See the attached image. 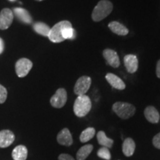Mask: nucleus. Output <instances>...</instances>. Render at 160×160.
Segmentation results:
<instances>
[{"instance_id":"obj_1","label":"nucleus","mask_w":160,"mask_h":160,"mask_svg":"<svg viewBox=\"0 0 160 160\" xmlns=\"http://www.w3.org/2000/svg\"><path fill=\"white\" fill-rule=\"evenodd\" d=\"M113 11V4L108 0H101L92 12V19L94 22H100L108 16Z\"/></svg>"},{"instance_id":"obj_2","label":"nucleus","mask_w":160,"mask_h":160,"mask_svg":"<svg viewBox=\"0 0 160 160\" xmlns=\"http://www.w3.org/2000/svg\"><path fill=\"white\" fill-rule=\"evenodd\" d=\"M91 99L86 95L78 96L73 105V111L78 117H85L91 109Z\"/></svg>"},{"instance_id":"obj_3","label":"nucleus","mask_w":160,"mask_h":160,"mask_svg":"<svg viewBox=\"0 0 160 160\" xmlns=\"http://www.w3.org/2000/svg\"><path fill=\"white\" fill-rule=\"evenodd\" d=\"M113 111L117 113L118 117L123 119H128L134 115L136 108L130 103L117 102L113 104Z\"/></svg>"},{"instance_id":"obj_4","label":"nucleus","mask_w":160,"mask_h":160,"mask_svg":"<svg viewBox=\"0 0 160 160\" xmlns=\"http://www.w3.org/2000/svg\"><path fill=\"white\" fill-rule=\"evenodd\" d=\"M69 26H72V25L67 20H64V21H61L56 24L53 28H51V31H50L48 35L49 39L52 42L54 43H59L65 41L62 37V31L65 28L69 27Z\"/></svg>"},{"instance_id":"obj_5","label":"nucleus","mask_w":160,"mask_h":160,"mask_svg":"<svg viewBox=\"0 0 160 160\" xmlns=\"http://www.w3.org/2000/svg\"><path fill=\"white\" fill-rule=\"evenodd\" d=\"M91 85V77L88 76H83L77 79L74 86V93L77 96L85 95Z\"/></svg>"},{"instance_id":"obj_6","label":"nucleus","mask_w":160,"mask_h":160,"mask_svg":"<svg viewBox=\"0 0 160 160\" xmlns=\"http://www.w3.org/2000/svg\"><path fill=\"white\" fill-rule=\"evenodd\" d=\"M33 67L31 60L26 58H22L16 63V73L19 77H25L28 74Z\"/></svg>"},{"instance_id":"obj_7","label":"nucleus","mask_w":160,"mask_h":160,"mask_svg":"<svg viewBox=\"0 0 160 160\" xmlns=\"http://www.w3.org/2000/svg\"><path fill=\"white\" fill-rule=\"evenodd\" d=\"M67 91L64 88H59L56 91L55 94L51 98V104L53 108H61L64 107L67 102Z\"/></svg>"},{"instance_id":"obj_8","label":"nucleus","mask_w":160,"mask_h":160,"mask_svg":"<svg viewBox=\"0 0 160 160\" xmlns=\"http://www.w3.org/2000/svg\"><path fill=\"white\" fill-rule=\"evenodd\" d=\"M13 13L9 8H4L0 12V29L6 30L13 22Z\"/></svg>"},{"instance_id":"obj_9","label":"nucleus","mask_w":160,"mask_h":160,"mask_svg":"<svg viewBox=\"0 0 160 160\" xmlns=\"http://www.w3.org/2000/svg\"><path fill=\"white\" fill-rule=\"evenodd\" d=\"M103 57L107 63L113 68H118L120 65L119 56L115 51L111 49H105L103 51Z\"/></svg>"},{"instance_id":"obj_10","label":"nucleus","mask_w":160,"mask_h":160,"mask_svg":"<svg viewBox=\"0 0 160 160\" xmlns=\"http://www.w3.org/2000/svg\"><path fill=\"white\" fill-rule=\"evenodd\" d=\"M15 139L14 133L9 130H2L0 131V148H5L13 142Z\"/></svg>"},{"instance_id":"obj_11","label":"nucleus","mask_w":160,"mask_h":160,"mask_svg":"<svg viewBox=\"0 0 160 160\" xmlns=\"http://www.w3.org/2000/svg\"><path fill=\"white\" fill-rule=\"evenodd\" d=\"M124 63L127 71L130 73H133L137 71L139 67V61L135 55L128 54L124 57Z\"/></svg>"},{"instance_id":"obj_12","label":"nucleus","mask_w":160,"mask_h":160,"mask_svg":"<svg viewBox=\"0 0 160 160\" xmlns=\"http://www.w3.org/2000/svg\"><path fill=\"white\" fill-rule=\"evenodd\" d=\"M57 142L59 144L65 146H71L73 144V138L68 128H64L58 133Z\"/></svg>"},{"instance_id":"obj_13","label":"nucleus","mask_w":160,"mask_h":160,"mask_svg":"<svg viewBox=\"0 0 160 160\" xmlns=\"http://www.w3.org/2000/svg\"><path fill=\"white\" fill-rule=\"evenodd\" d=\"M106 80L108 81L110 85H111L113 88L118 89V90H124L125 88V84L124 82L118 77L117 75L113 74V73H108L105 76Z\"/></svg>"},{"instance_id":"obj_14","label":"nucleus","mask_w":160,"mask_h":160,"mask_svg":"<svg viewBox=\"0 0 160 160\" xmlns=\"http://www.w3.org/2000/svg\"><path fill=\"white\" fill-rule=\"evenodd\" d=\"M145 117L147 120L151 123H158L159 121V113L153 106H148L145 110Z\"/></svg>"},{"instance_id":"obj_15","label":"nucleus","mask_w":160,"mask_h":160,"mask_svg":"<svg viewBox=\"0 0 160 160\" xmlns=\"http://www.w3.org/2000/svg\"><path fill=\"white\" fill-rule=\"evenodd\" d=\"M108 28L113 33L117 35L125 36L128 33V29L125 25H123L122 24L119 23V22H111L108 24Z\"/></svg>"},{"instance_id":"obj_16","label":"nucleus","mask_w":160,"mask_h":160,"mask_svg":"<svg viewBox=\"0 0 160 160\" xmlns=\"http://www.w3.org/2000/svg\"><path fill=\"white\" fill-rule=\"evenodd\" d=\"M12 157L14 160H26L28 157V149L24 145H18L12 151Z\"/></svg>"},{"instance_id":"obj_17","label":"nucleus","mask_w":160,"mask_h":160,"mask_svg":"<svg viewBox=\"0 0 160 160\" xmlns=\"http://www.w3.org/2000/svg\"><path fill=\"white\" fill-rule=\"evenodd\" d=\"M136 145L134 141L131 138H127L124 141L122 145L123 153L126 157H131L135 151Z\"/></svg>"},{"instance_id":"obj_18","label":"nucleus","mask_w":160,"mask_h":160,"mask_svg":"<svg viewBox=\"0 0 160 160\" xmlns=\"http://www.w3.org/2000/svg\"><path fill=\"white\" fill-rule=\"evenodd\" d=\"M13 12H14L18 19L21 20L23 22L27 24L32 22V18L27 10L20 8H16L13 9Z\"/></svg>"},{"instance_id":"obj_19","label":"nucleus","mask_w":160,"mask_h":160,"mask_svg":"<svg viewBox=\"0 0 160 160\" xmlns=\"http://www.w3.org/2000/svg\"><path fill=\"white\" fill-rule=\"evenodd\" d=\"M97 137L98 142H99L100 145L102 146V147H105L109 148H111L112 146H113V140L108 137L104 131L98 132Z\"/></svg>"},{"instance_id":"obj_20","label":"nucleus","mask_w":160,"mask_h":160,"mask_svg":"<svg viewBox=\"0 0 160 160\" xmlns=\"http://www.w3.org/2000/svg\"><path fill=\"white\" fill-rule=\"evenodd\" d=\"M93 146L92 145H85L78 151L77 153V159L78 160H85L93 151Z\"/></svg>"},{"instance_id":"obj_21","label":"nucleus","mask_w":160,"mask_h":160,"mask_svg":"<svg viewBox=\"0 0 160 160\" xmlns=\"http://www.w3.org/2000/svg\"><path fill=\"white\" fill-rule=\"evenodd\" d=\"M33 29L37 33L45 36V37H48L50 31H51V28L48 25L43 22H36L33 25Z\"/></svg>"},{"instance_id":"obj_22","label":"nucleus","mask_w":160,"mask_h":160,"mask_svg":"<svg viewBox=\"0 0 160 160\" xmlns=\"http://www.w3.org/2000/svg\"><path fill=\"white\" fill-rule=\"evenodd\" d=\"M96 131L93 128H88L82 132L81 135L79 137V139L81 142H87L89 140H91L92 138L95 136Z\"/></svg>"},{"instance_id":"obj_23","label":"nucleus","mask_w":160,"mask_h":160,"mask_svg":"<svg viewBox=\"0 0 160 160\" xmlns=\"http://www.w3.org/2000/svg\"><path fill=\"white\" fill-rule=\"evenodd\" d=\"M76 32L72 26L65 28L62 31V37L64 39H73L75 37Z\"/></svg>"},{"instance_id":"obj_24","label":"nucleus","mask_w":160,"mask_h":160,"mask_svg":"<svg viewBox=\"0 0 160 160\" xmlns=\"http://www.w3.org/2000/svg\"><path fill=\"white\" fill-rule=\"evenodd\" d=\"M97 155L99 157L102 158V159H105V160H110L111 158L110 151L108 148H105V147L101 148L98 151Z\"/></svg>"},{"instance_id":"obj_25","label":"nucleus","mask_w":160,"mask_h":160,"mask_svg":"<svg viewBox=\"0 0 160 160\" xmlns=\"http://www.w3.org/2000/svg\"><path fill=\"white\" fill-rule=\"evenodd\" d=\"M8 91L4 86L0 85V104H2L7 99Z\"/></svg>"},{"instance_id":"obj_26","label":"nucleus","mask_w":160,"mask_h":160,"mask_svg":"<svg viewBox=\"0 0 160 160\" xmlns=\"http://www.w3.org/2000/svg\"><path fill=\"white\" fill-rule=\"evenodd\" d=\"M153 144L155 148H157L158 149H160V133H159L153 137Z\"/></svg>"},{"instance_id":"obj_27","label":"nucleus","mask_w":160,"mask_h":160,"mask_svg":"<svg viewBox=\"0 0 160 160\" xmlns=\"http://www.w3.org/2000/svg\"><path fill=\"white\" fill-rule=\"evenodd\" d=\"M59 160H75L71 155L67 154V153H62L59 155Z\"/></svg>"},{"instance_id":"obj_28","label":"nucleus","mask_w":160,"mask_h":160,"mask_svg":"<svg viewBox=\"0 0 160 160\" xmlns=\"http://www.w3.org/2000/svg\"><path fill=\"white\" fill-rule=\"evenodd\" d=\"M157 77L160 78V60H159V62H157Z\"/></svg>"},{"instance_id":"obj_29","label":"nucleus","mask_w":160,"mask_h":160,"mask_svg":"<svg viewBox=\"0 0 160 160\" xmlns=\"http://www.w3.org/2000/svg\"><path fill=\"white\" fill-rule=\"evenodd\" d=\"M4 48H5V46H4V42L3 40L0 38V54L3 52Z\"/></svg>"},{"instance_id":"obj_30","label":"nucleus","mask_w":160,"mask_h":160,"mask_svg":"<svg viewBox=\"0 0 160 160\" xmlns=\"http://www.w3.org/2000/svg\"><path fill=\"white\" fill-rule=\"evenodd\" d=\"M36 1H39V2H41V1H43V0H36Z\"/></svg>"},{"instance_id":"obj_31","label":"nucleus","mask_w":160,"mask_h":160,"mask_svg":"<svg viewBox=\"0 0 160 160\" xmlns=\"http://www.w3.org/2000/svg\"><path fill=\"white\" fill-rule=\"evenodd\" d=\"M10 1H11V2H14L15 0H10Z\"/></svg>"}]
</instances>
